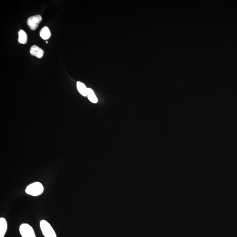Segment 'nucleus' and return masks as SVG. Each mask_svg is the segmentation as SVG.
<instances>
[{
	"label": "nucleus",
	"mask_w": 237,
	"mask_h": 237,
	"mask_svg": "<svg viewBox=\"0 0 237 237\" xmlns=\"http://www.w3.org/2000/svg\"><path fill=\"white\" fill-rule=\"evenodd\" d=\"M44 190V187L38 182L29 185L26 189V192L29 195L37 196L42 194Z\"/></svg>",
	"instance_id": "obj_1"
},
{
	"label": "nucleus",
	"mask_w": 237,
	"mask_h": 237,
	"mask_svg": "<svg viewBox=\"0 0 237 237\" xmlns=\"http://www.w3.org/2000/svg\"><path fill=\"white\" fill-rule=\"evenodd\" d=\"M40 227L42 233L45 237H57L55 231L47 221L42 220L40 222Z\"/></svg>",
	"instance_id": "obj_2"
},
{
	"label": "nucleus",
	"mask_w": 237,
	"mask_h": 237,
	"mask_svg": "<svg viewBox=\"0 0 237 237\" xmlns=\"http://www.w3.org/2000/svg\"><path fill=\"white\" fill-rule=\"evenodd\" d=\"M20 232L23 237H36L33 228L28 224H22L20 227Z\"/></svg>",
	"instance_id": "obj_3"
},
{
	"label": "nucleus",
	"mask_w": 237,
	"mask_h": 237,
	"mask_svg": "<svg viewBox=\"0 0 237 237\" xmlns=\"http://www.w3.org/2000/svg\"><path fill=\"white\" fill-rule=\"evenodd\" d=\"M42 17L40 15H36L28 18L27 23L29 27L35 31L42 21Z\"/></svg>",
	"instance_id": "obj_4"
},
{
	"label": "nucleus",
	"mask_w": 237,
	"mask_h": 237,
	"mask_svg": "<svg viewBox=\"0 0 237 237\" xmlns=\"http://www.w3.org/2000/svg\"><path fill=\"white\" fill-rule=\"evenodd\" d=\"M30 53L32 56H36L39 59L42 58L44 55V51L36 46H32L30 50Z\"/></svg>",
	"instance_id": "obj_5"
},
{
	"label": "nucleus",
	"mask_w": 237,
	"mask_h": 237,
	"mask_svg": "<svg viewBox=\"0 0 237 237\" xmlns=\"http://www.w3.org/2000/svg\"><path fill=\"white\" fill-rule=\"evenodd\" d=\"M7 223L6 221L4 218H0V237H4L6 232Z\"/></svg>",
	"instance_id": "obj_6"
},
{
	"label": "nucleus",
	"mask_w": 237,
	"mask_h": 237,
	"mask_svg": "<svg viewBox=\"0 0 237 237\" xmlns=\"http://www.w3.org/2000/svg\"><path fill=\"white\" fill-rule=\"evenodd\" d=\"M40 36L42 39L45 40H47L50 38L51 36V33L49 28L47 27H44L40 33Z\"/></svg>",
	"instance_id": "obj_7"
},
{
	"label": "nucleus",
	"mask_w": 237,
	"mask_h": 237,
	"mask_svg": "<svg viewBox=\"0 0 237 237\" xmlns=\"http://www.w3.org/2000/svg\"><path fill=\"white\" fill-rule=\"evenodd\" d=\"M77 90L84 97H86L87 94V88L85 84L80 82H77Z\"/></svg>",
	"instance_id": "obj_8"
},
{
	"label": "nucleus",
	"mask_w": 237,
	"mask_h": 237,
	"mask_svg": "<svg viewBox=\"0 0 237 237\" xmlns=\"http://www.w3.org/2000/svg\"><path fill=\"white\" fill-rule=\"evenodd\" d=\"M18 42L22 44H26L27 42V36L26 32L24 30H21L19 31Z\"/></svg>",
	"instance_id": "obj_9"
},
{
	"label": "nucleus",
	"mask_w": 237,
	"mask_h": 237,
	"mask_svg": "<svg viewBox=\"0 0 237 237\" xmlns=\"http://www.w3.org/2000/svg\"><path fill=\"white\" fill-rule=\"evenodd\" d=\"M87 96L88 99L92 103H96L98 102V98L91 88H87Z\"/></svg>",
	"instance_id": "obj_10"
},
{
	"label": "nucleus",
	"mask_w": 237,
	"mask_h": 237,
	"mask_svg": "<svg viewBox=\"0 0 237 237\" xmlns=\"http://www.w3.org/2000/svg\"><path fill=\"white\" fill-rule=\"evenodd\" d=\"M46 42V43H48V42H47H47Z\"/></svg>",
	"instance_id": "obj_11"
}]
</instances>
